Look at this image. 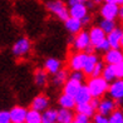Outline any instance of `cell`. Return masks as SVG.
<instances>
[{
  "mask_svg": "<svg viewBox=\"0 0 123 123\" xmlns=\"http://www.w3.org/2000/svg\"><path fill=\"white\" fill-rule=\"evenodd\" d=\"M87 88L89 93L92 94V97L96 98H102L108 91L109 83L104 79L103 77H89V79L87 82Z\"/></svg>",
  "mask_w": 123,
  "mask_h": 123,
  "instance_id": "6da1fadb",
  "label": "cell"
},
{
  "mask_svg": "<svg viewBox=\"0 0 123 123\" xmlns=\"http://www.w3.org/2000/svg\"><path fill=\"white\" fill-rule=\"evenodd\" d=\"M45 6H47V10L49 13L55 15L62 21H64L65 19L69 18L68 6H67L62 0H52V1H48Z\"/></svg>",
  "mask_w": 123,
  "mask_h": 123,
  "instance_id": "7a4b0ae2",
  "label": "cell"
},
{
  "mask_svg": "<svg viewBox=\"0 0 123 123\" xmlns=\"http://www.w3.org/2000/svg\"><path fill=\"white\" fill-rule=\"evenodd\" d=\"M13 54L16 58H23L28 55L31 50V42L26 37H21L14 43L13 45Z\"/></svg>",
  "mask_w": 123,
  "mask_h": 123,
  "instance_id": "3957f363",
  "label": "cell"
},
{
  "mask_svg": "<svg viewBox=\"0 0 123 123\" xmlns=\"http://www.w3.org/2000/svg\"><path fill=\"white\" fill-rule=\"evenodd\" d=\"M119 4L116 3H104L100 6V15L103 19H109V20H116L119 15Z\"/></svg>",
  "mask_w": 123,
  "mask_h": 123,
  "instance_id": "277c9868",
  "label": "cell"
},
{
  "mask_svg": "<svg viewBox=\"0 0 123 123\" xmlns=\"http://www.w3.org/2000/svg\"><path fill=\"white\" fill-rule=\"evenodd\" d=\"M72 44H73V49L75 52H84V49L91 44L88 31L82 29L79 33H77L75 37L73 38V40H72Z\"/></svg>",
  "mask_w": 123,
  "mask_h": 123,
  "instance_id": "5b68a950",
  "label": "cell"
},
{
  "mask_svg": "<svg viewBox=\"0 0 123 123\" xmlns=\"http://www.w3.org/2000/svg\"><path fill=\"white\" fill-rule=\"evenodd\" d=\"M87 57L88 54L84 52H77L74 54H72L68 59V67L72 70H82L86 64Z\"/></svg>",
  "mask_w": 123,
  "mask_h": 123,
  "instance_id": "8992f818",
  "label": "cell"
},
{
  "mask_svg": "<svg viewBox=\"0 0 123 123\" xmlns=\"http://www.w3.org/2000/svg\"><path fill=\"white\" fill-rule=\"evenodd\" d=\"M107 93L111 96L112 99L116 102H121L123 98V80L122 79H114L109 83Z\"/></svg>",
  "mask_w": 123,
  "mask_h": 123,
  "instance_id": "52a82bcc",
  "label": "cell"
},
{
  "mask_svg": "<svg viewBox=\"0 0 123 123\" xmlns=\"http://www.w3.org/2000/svg\"><path fill=\"white\" fill-rule=\"evenodd\" d=\"M105 39L108 40L111 48L114 49H121L122 44H123V30L121 28H114L112 31H109L107 35H105Z\"/></svg>",
  "mask_w": 123,
  "mask_h": 123,
  "instance_id": "ba28073f",
  "label": "cell"
},
{
  "mask_svg": "<svg viewBox=\"0 0 123 123\" xmlns=\"http://www.w3.org/2000/svg\"><path fill=\"white\" fill-rule=\"evenodd\" d=\"M117 105H118V102H116L114 99H112V98H100L96 112H98V113H100V114H104V116H109L112 112L117 108Z\"/></svg>",
  "mask_w": 123,
  "mask_h": 123,
  "instance_id": "9c48e42d",
  "label": "cell"
},
{
  "mask_svg": "<svg viewBox=\"0 0 123 123\" xmlns=\"http://www.w3.org/2000/svg\"><path fill=\"white\" fill-rule=\"evenodd\" d=\"M26 111L28 109L25 107H23V105H14V107L9 111L10 122L12 123H24Z\"/></svg>",
  "mask_w": 123,
  "mask_h": 123,
  "instance_id": "30bf717a",
  "label": "cell"
},
{
  "mask_svg": "<svg viewBox=\"0 0 123 123\" xmlns=\"http://www.w3.org/2000/svg\"><path fill=\"white\" fill-rule=\"evenodd\" d=\"M103 62H104L105 64H117V63H121V62H123L122 50H121V49L111 48L109 50H107V52L104 53Z\"/></svg>",
  "mask_w": 123,
  "mask_h": 123,
  "instance_id": "8fae6325",
  "label": "cell"
},
{
  "mask_svg": "<svg viewBox=\"0 0 123 123\" xmlns=\"http://www.w3.org/2000/svg\"><path fill=\"white\" fill-rule=\"evenodd\" d=\"M68 12H69V16L80 20L82 18H84V16L88 14V6L86 5V3L74 4V5H70Z\"/></svg>",
  "mask_w": 123,
  "mask_h": 123,
  "instance_id": "7c38bea8",
  "label": "cell"
},
{
  "mask_svg": "<svg viewBox=\"0 0 123 123\" xmlns=\"http://www.w3.org/2000/svg\"><path fill=\"white\" fill-rule=\"evenodd\" d=\"M49 98L45 96V94H39L34 99L31 100V105L30 108L31 109H35V111H39V112H43L45 111L47 108H49Z\"/></svg>",
  "mask_w": 123,
  "mask_h": 123,
  "instance_id": "4fadbf2b",
  "label": "cell"
},
{
  "mask_svg": "<svg viewBox=\"0 0 123 123\" xmlns=\"http://www.w3.org/2000/svg\"><path fill=\"white\" fill-rule=\"evenodd\" d=\"M74 112L73 109L68 108H59L57 109V123H72L74 121Z\"/></svg>",
  "mask_w": 123,
  "mask_h": 123,
  "instance_id": "5bb4252c",
  "label": "cell"
},
{
  "mask_svg": "<svg viewBox=\"0 0 123 123\" xmlns=\"http://www.w3.org/2000/svg\"><path fill=\"white\" fill-rule=\"evenodd\" d=\"M88 35H89V42H91V44L96 47L98 43H100L103 39H105V35L107 34L99 26H92L91 30L88 31Z\"/></svg>",
  "mask_w": 123,
  "mask_h": 123,
  "instance_id": "9a60e30c",
  "label": "cell"
},
{
  "mask_svg": "<svg viewBox=\"0 0 123 123\" xmlns=\"http://www.w3.org/2000/svg\"><path fill=\"white\" fill-rule=\"evenodd\" d=\"M74 102L75 104H80V103H88V102H91V99H92V94L89 93L88 91V88L87 86H80V88L77 91V93L74 94Z\"/></svg>",
  "mask_w": 123,
  "mask_h": 123,
  "instance_id": "2e32d148",
  "label": "cell"
},
{
  "mask_svg": "<svg viewBox=\"0 0 123 123\" xmlns=\"http://www.w3.org/2000/svg\"><path fill=\"white\" fill-rule=\"evenodd\" d=\"M64 25H65V29L68 30L70 34L75 35L77 33H79L83 29V24L79 19H75V18H72L69 16L68 19L64 20Z\"/></svg>",
  "mask_w": 123,
  "mask_h": 123,
  "instance_id": "e0dca14e",
  "label": "cell"
},
{
  "mask_svg": "<svg viewBox=\"0 0 123 123\" xmlns=\"http://www.w3.org/2000/svg\"><path fill=\"white\" fill-rule=\"evenodd\" d=\"M62 67H63V63L57 59V58H48L45 60V63H44V70L47 72L48 74H54L57 73L58 70L62 69Z\"/></svg>",
  "mask_w": 123,
  "mask_h": 123,
  "instance_id": "ac0fdd59",
  "label": "cell"
},
{
  "mask_svg": "<svg viewBox=\"0 0 123 123\" xmlns=\"http://www.w3.org/2000/svg\"><path fill=\"white\" fill-rule=\"evenodd\" d=\"M80 86H82V82H78V80L72 79V78H68V79L65 80V83L63 84V93L74 97V94L77 93L78 89L80 88Z\"/></svg>",
  "mask_w": 123,
  "mask_h": 123,
  "instance_id": "d6986e66",
  "label": "cell"
},
{
  "mask_svg": "<svg viewBox=\"0 0 123 123\" xmlns=\"http://www.w3.org/2000/svg\"><path fill=\"white\" fill-rule=\"evenodd\" d=\"M98 57H97V54H94V53H91V54H88V57H87V60H86V64L84 67H83V73H84L86 75H91L92 73V70L94 68V65L97 64V62H98Z\"/></svg>",
  "mask_w": 123,
  "mask_h": 123,
  "instance_id": "ffe728a7",
  "label": "cell"
},
{
  "mask_svg": "<svg viewBox=\"0 0 123 123\" xmlns=\"http://www.w3.org/2000/svg\"><path fill=\"white\" fill-rule=\"evenodd\" d=\"M75 113H82L84 116H88L89 118H92V116L96 113V109L92 107L91 103H80V104H75Z\"/></svg>",
  "mask_w": 123,
  "mask_h": 123,
  "instance_id": "44dd1931",
  "label": "cell"
},
{
  "mask_svg": "<svg viewBox=\"0 0 123 123\" xmlns=\"http://www.w3.org/2000/svg\"><path fill=\"white\" fill-rule=\"evenodd\" d=\"M58 103L62 108H68V109H74L75 107V102H74V98L69 96V94H65L63 93L58 99Z\"/></svg>",
  "mask_w": 123,
  "mask_h": 123,
  "instance_id": "7402d4cb",
  "label": "cell"
},
{
  "mask_svg": "<svg viewBox=\"0 0 123 123\" xmlns=\"http://www.w3.org/2000/svg\"><path fill=\"white\" fill-rule=\"evenodd\" d=\"M42 123H57V109L47 108L42 112Z\"/></svg>",
  "mask_w": 123,
  "mask_h": 123,
  "instance_id": "603a6c76",
  "label": "cell"
},
{
  "mask_svg": "<svg viewBox=\"0 0 123 123\" xmlns=\"http://www.w3.org/2000/svg\"><path fill=\"white\" fill-rule=\"evenodd\" d=\"M24 123H42V112L35 109H28Z\"/></svg>",
  "mask_w": 123,
  "mask_h": 123,
  "instance_id": "cb8c5ba5",
  "label": "cell"
},
{
  "mask_svg": "<svg viewBox=\"0 0 123 123\" xmlns=\"http://www.w3.org/2000/svg\"><path fill=\"white\" fill-rule=\"evenodd\" d=\"M68 78H69L68 72L64 70L63 68H62L60 70L57 72V73H54V74H53V83H54V86H57V87L63 86L64 83H65V80L68 79Z\"/></svg>",
  "mask_w": 123,
  "mask_h": 123,
  "instance_id": "d4e9b609",
  "label": "cell"
},
{
  "mask_svg": "<svg viewBox=\"0 0 123 123\" xmlns=\"http://www.w3.org/2000/svg\"><path fill=\"white\" fill-rule=\"evenodd\" d=\"M34 80L38 87H44L48 83V73L44 69H37L34 74Z\"/></svg>",
  "mask_w": 123,
  "mask_h": 123,
  "instance_id": "484cf974",
  "label": "cell"
},
{
  "mask_svg": "<svg viewBox=\"0 0 123 123\" xmlns=\"http://www.w3.org/2000/svg\"><path fill=\"white\" fill-rule=\"evenodd\" d=\"M100 77H103L108 83H111L112 80L117 79L116 78V73H114V68H113V64H104L103 67V70H102V74Z\"/></svg>",
  "mask_w": 123,
  "mask_h": 123,
  "instance_id": "4316f807",
  "label": "cell"
},
{
  "mask_svg": "<svg viewBox=\"0 0 123 123\" xmlns=\"http://www.w3.org/2000/svg\"><path fill=\"white\" fill-rule=\"evenodd\" d=\"M116 26H117L116 20H109V19H103L99 24V28L105 33V34H108L109 31H112Z\"/></svg>",
  "mask_w": 123,
  "mask_h": 123,
  "instance_id": "83f0119b",
  "label": "cell"
},
{
  "mask_svg": "<svg viewBox=\"0 0 123 123\" xmlns=\"http://www.w3.org/2000/svg\"><path fill=\"white\" fill-rule=\"evenodd\" d=\"M108 123H123V113L122 111L116 108L108 116Z\"/></svg>",
  "mask_w": 123,
  "mask_h": 123,
  "instance_id": "f1b7e54d",
  "label": "cell"
},
{
  "mask_svg": "<svg viewBox=\"0 0 123 123\" xmlns=\"http://www.w3.org/2000/svg\"><path fill=\"white\" fill-rule=\"evenodd\" d=\"M104 62H97V64L94 65V68H93V70H92V73H91V75L89 77H99L100 74H102V70H103V67H104Z\"/></svg>",
  "mask_w": 123,
  "mask_h": 123,
  "instance_id": "f546056e",
  "label": "cell"
},
{
  "mask_svg": "<svg viewBox=\"0 0 123 123\" xmlns=\"http://www.w3.org/2000/svg\"><path fill=\"white\" fill-rule=\"evenodd\" d=\"M94 49L96 50H98V52H102V53H105L107 50H109L111 49V45H109V43H108V40L107 39H103L100 43H98L96 47H94Z\"/></svg>",
  "mask_w": 123,
  "mask_h": 123,
  "instance_id": "4dcf8cb0",
  "label": "cell"
},
{
  "mask_svg": "<svg viewBox=\"0 0 123 123\" xmlns=\"http://www.w3.org/2000/svg\"><path fill=\"white\" fill-rule=\"evenodd\" d=\"M69 78H72V79H74V80H78V82H82L84 80V78H86V74L83 73V70H73L70 73Z\"/></svg>",
  "mask_w": 123,
  "mask_h": 123,
  "instance_id": "1f68e13d",
  "label": "cell"
},
{
  "mask_svg": "<svg viewBox=\"0 0 123 123\" xmlns=\"http://www.w3.org/2000/svg\"><path fill=\"white\" fill-rule=\"evenodd\" d=\"M92 118H93V123H108V116L100 114L98 112L92 116Z\"/></svg>",
  "mask_w": 123,
  "mask_h": 123,
  "instance_id": "d6a6232c",
  "label": "cell"
},
{
  "mask_svg": "<svg viewBox=\"0 0 123 123\" xmlns=\"http://www.w3.org/2000/svg\"><path fill=\"white\" fill-rule=\"evenodd\" d=\"M113 68H114L116 78L117 79H122V77H123V62L117 63V64H113Z\"/></svg>",
  "mask_w": 123,
  "mask_h": 123,
  "instance_id": "836d02e7",
  "label": "cell"
},
{
  "mask_svg": "<svg viewBox=\"0 0 123 123\" xmlns=\"http://www.w3.org/2000/svg\"><path fill=\"white\" fill-rule=\"evenodd\" d=\"M74 121L78 123H91V118L88 116H84L82 113H75L74 114Z\"/></svg>",
  "mask_w": 123,
  "mask_h": 123,
  "instance_id": "e575fe53",
  "label": "cell"
},
{
  "mask_svg": "<svg viewBox=\"0 0 123 123\" xmlns=\"http://www.w3.org/2000/svg\"><path fill=\"white\" fill-rule=\"evenodd\" d=\"M0 123H12L9 111H0Z\"/></svg>",
  "mask_w": 123,
  "mask_h": 123,
  "instance_id": "d590c367",
  "label": "cell"
},
{
  "mask_svg": "<svg viewBox=\"0 0 123 123\" xmlns=\"http://www.w3.org/2000/svg\"><path fill=\"white\" fill-rule=\"evenodd\" d=\"M80 21H82L83 26H84V25H88V24L92 21V16L89 15V14H87V15L84 16V18H82V19H80Z\"/></svg>",
  "mask_w": 123,
  "mask_h": 123,
  "instance_id": "8d00e7d4",
  "label": "cell"
},
{
  "mask_svg": "<svg viewBox=\"0 0 123 123\" xmlns=\"http://www.w3.org/2000/svg\"><path fill=\"white\" fill-rule=\"evenodd\" d=\"M100 1H104V3H116V4L122 5L123 0H94V3H96V4H98V3H100Z\"/></svg>",
  "mask_w": 123,
  "mask_h": 123,
  "instance_id": "74e56055",
  "label": "cell"
},
{
  "mask_svg": "<svg viewBox=\"0 0 123 123\" xmlns=\"http://www.w3.org/2000/svg\"><path fill=\"white\" fill-rule=\"evenodd\" d=\"M94 45H92V44H89V45L84 49V53H87V54H91V53H94Z\"/></svg>",
  "mask_w": 123,
  "mask_h": 123,
  "instance_id": "f35d334b",
  "label": "cell"
},
{
  "mask_svg": "<svg viewBox=\"0 0 123 123\" xmlns=\"http://www.w3.org/2000/svg\"><path fill=\"white\" fill-rule=\"evenodd\" d=\"M79 3H87V0H68L69 6L70 5H74V4H79Z\"/></svg>",
  "mask_w": 123,
  "mask_h": 123,
  "instance_id": "ab89813d",
  "label": "cell"
},
{
  "mask_svg": "<svg viewBox=\"0 0 123 123\" xmlns=\"http://www.w3.org/2000/svg\"><path fill=\"white\" fill-rule=\"evenodd\" d=\"M72 123H78V122H75V121H73V122H72Z\"/></svg>",
  "mask_w": 123,
  "mask_h": 123,
  "instance_id": "60d3db41",
  "label": "cell"
}]
</instances>
